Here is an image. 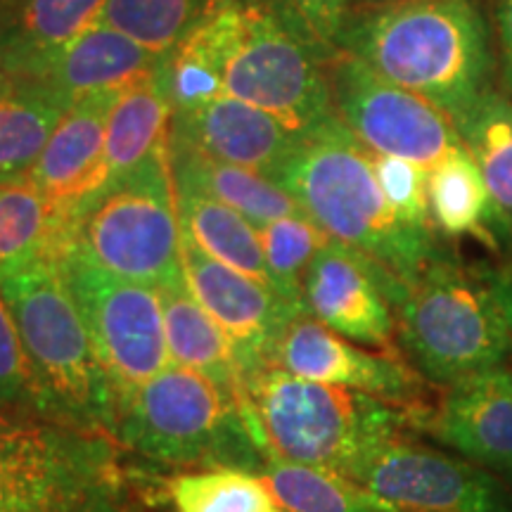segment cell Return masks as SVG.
Masks as SVG:
<instances>
[{
    "label": "cell",
    "mask_w": 512,
    "mask_h": 512,
    "mask_svg": "<svg viewBox=\"0 0 512 512\" xmlns=\"http://www.w3.org/2000/svg\"><path fill=\"white\" fill-rule=\"evenodd\" d=\"M0 292L15 318L43 415L112 437L117 399L60 259L46 256L3 273Z\"/></svg>",
    "instance_id": "obj_4"
},
{
    "label": "cell",
    "mask_w": 512,
    "mask_h": 512,
    "mask_svg": "<svg viewBox=\"0 0 512 512\" xmlns=\"http://www.w3.org/2000/svg\"><path fill=\"white\" fill-rule=\"evenodd\" d=\"M486 275H489L491 290L496 294V302L501 306L505 323H508V328L512 330V256L501 268H496V271Z\"/></svg>",
    "instance_id": "obj_38"
},
{
    "label": "cell",
    "mask_w": 512,
    "mask_h": 512,
    "mask_svg": "<svg viewBox=\"0 0 512 512\" xmlns=\"http://www.w3.org/2000/svg\"><path fill=\"white\" fill-rule=\"evenodd\" d=\"M332 105L342 124L375 155H392L430 171L465 150L456 124L422 95L384 79L358 57L328 62Z\"/></svg>",
    "instance_id": "obj_11"
},
{
    "label": "cell",
    "mask_w": 512,
    "mask_h": 512,
    "mask_svg": "<svg viewBox=\"0 0 512 512\" xmlns=\"http://www.w3.org/2000/svg\"><path fill=\"white\" fill-rule=\"evenodd\" d=\"M389 3H401V0H351V10L373 8V5H389Z\"/></svg>",
    "instance_id": "obj_39"
},
{
    "label": "cell",
    "mask_w": 512,
    "mask_h": 512,
    "mask_svg": "<svg viewBox=\"0 0 512 512\" xmlns=\"http://www.w3.org/2000/svg\"><path fill=\"white\" fill-rule=\"evenodd\" d=\"M169 162L174 181L192 183L211 197L228 204L245 216L256 228L285 219V216L306 214L283 185L273 178L256 174L245 166L226 164L221 159L204 155L202 150L185 143L169 131Z\"/></svg>",
    "instance_id": "obj_23"
},
{
    "label": "cell",
    "mask_w": 512,
    "mask_h": 512,
    "mask_svg": "<svg viewBox=\"0 0 512 512\" xmlns=\"http://www.w3.org/2000/svg\"><path fill=\"white\" fill-rule=\"evenodd\" d=\"M425 430L470 463L512 479V384L503 366L448 384Z\"/></svg>",
    "instance_id": "obj_16"
},
{
    "label": "cell",
    "mask_w": 512,
    "mask_h": 512,
    "mask_svg": "<svg viewBox=\"0 0 512 512\" xmlns=\"http://www.w3.org/2000/svg\"><path fill=\"white\" fill-rule=\"evenodd\" d=\"M110 434L0 411V512H133Z\"/></svg>",
    "instance_id": "obj_6"
},
{
    "label": "cell",
    "mask_w": 512,
    "mask_h": 512,
    "mask_svg": "<svg viewBox=\"0 0 512 512\" xmlns=\"http://www.w3.org/2000/svg\"><path fill=\"white\" fill-rule=\"evenodd\" d=\"M339 50L422 95L453 124L494 88L489 24L472 0H401L354 8Z\"/></svg>",
    "instance_id": "obj_1"
},
{
    "label": "cell",
    "mask_w": 512,
    "mask_h": 512,
    "mask_svg": "<svg viewBox=\"0 0 512 512\" xmlns=\"http://www.w3.org/2000/svg\"><path fill=\"white\" fill-rule=\"evenodd\" d=\"M119 93L102 91L74 102L29 171L36 188L64 219V226L72 211L105 185L107 119Z\"/></svg>",
    "instance_id": "obj_17"
},
{
    "label": "cell",
    "mask_w": 512,
    "mask_h": 512,
    "mask_svg": "<svg viewBox=\"0 0 512 512\" xmlns=\"http://www.w3.org/2000/svg\"><path fill=\"white\" fill-rule=\"evenodd\" d=\"M259 477L285 512H394L351 479L320 467L268 456Z\"/></svg>",
    "instance_id": "obj_30"
},
{
    "label": "cell",
    "mask_w": 512,
    "mask_h": 512,
    "mask_svg": "<svg viewBox=\"0 0 512 512\" xmlns=\"http://www.w3.org/2000/svg\"><path fill=\"white\" fill-rule=\"evenodd\" d=\"M171 107L162 64L152 74L121 88L107 119L105 183L128 174L169 140Z\"/></svg>",
    "instance_id": "obj_24"
},
{
    "label": "cell",
    "mask_w": 512,
    "mask_h": 512,
    "mask_svg": "<svg viewBox=\"0 0 512 512\" xmlns=\"http://www.w3.org/2000/svg\"><path fill=\"white\" fill-rule=\"evenodd\" d=\"M406 285L356 249L330 240L311 261L304 302L313 318L366 349L396 351V304Z\"/></svg>",
    "instance_id": "obj_14"
},
{
    "label": "cell",
    "mask_w": 512,
    "mask_h": 512,
    "mask_svg": "<svg viewBox=\"0 0 512 512\" xmlns=\"http://www.w3.org/2000/svg\"><path fill=\"white\" fill-rule=\"evenodd\" d=\"M67 226L31 176L0 183V275L36 259H60Z\"/></svg>",
    "instance_id": "obj_28"
},
{
    "label": "cell",
    "mask_w": 512,
    "mask_h": 512,
    "mask_svg": "<svg viewBox=\"0 0 512 512\" xmlns=\"http://www.w3.org/2000/svg\"><path fill=\"white\" fill-rule=\"evenodd\" d=\"M181 230L211 259L273 287L259 230L245 216L192 183L174 181ZM275 290V287H273ZM278 292V290H275Z\"/></svg>",
    "instance_id": "obj_25"
},
{
    "label": "cell",
    "mask_w": 512,
    "mask_h": 512,
    "mask_svg": "<svg viewBox=\"0 0 512 512\" xmlns=\"http://www.w3.org/2000/svg\"><path fill=\"white\" fill-rule=\"evenodd\" d=\"M373 166L377 183H380L394 214L408 226L434 230L430 219V200H427V169L408 162V159L375 155V152Z\"/></svg>",
    "instance_id": "obj_35"
},
{
    "label": "cell",
    "mask_w": 512,
    "mask_h": 512,
    "mask_svg": "<svg viewBox=\"0 0 512 512\" xmlns=\"http://www.w3.org/2000/svg\"><path fill=\"white\" fill-rule=\"evenodd\" d=\"M342 477L394 512H512L505 479L408 437L373 448Z\"/></svg>",
    "instance_id": "obj_12"
},
{
    "label": "cell",
    "mask_w": 512,
    "mask_h": 512,
    "mask_svg": "<svg viewBox=\"0 0 512 512\" xmlns=\"http://www.w3.org/2000/svg\"><path fill=\"white\" fill-rule=\"evenodd\" d=\"M330 55L285 0H240V29L226 64V95L309 133L335 117Z\"/></svg>",
    "instance_id": "obj_9"
},
{
    "label": "cell",
    "mask_w": 512,
    "mask_h": 512,
    "mask_svg": "<svg viewBox=\"0 0 512 512\" xmlns=\"http://www.w3.org/2000/svg\"><path fill=\"white\" fill-rule=\"evenodd\" d=\"M221 0H107L100 22L166 55Z\"/></svg>",
    "instance_id": "obj_32"
},
{
    "label": "cell",
    "mask_w": 512,
    "mask_h": 512,
    "mask_svg": "<svg viewBox=\"0 0 512 512\" xmlns=\"http://www.w3.org/2000/svg\"><path fill=\"white\" fill-rule=\"evenodd\" d=\"M155 290L162 304L166 344L174 363L204 375L235 401L245 403V382L226 332L197 302L183 271L171 275Z\"/></svg>",
    "instance_id": "obj_22"
},
{
    "label": "cell",
    "mask_w": 512,
    "mask_h": 512,
    "mask_svg": "<svg viewBox=\"0 0 512 512\" xmlns=\"http://www.w3.org/2000/svg\"><path fill=\"white\" fill-rule=\"evenodd\" d=\"M171 133L204 155L245 166L273 181L302 140L283 121L230 95L174 114Z\"/></svg>",
    "instance_id": "obj_18"
},
{
    "label": "cell",
    "mask_w": 512,
    "mask_h": 512,
    "mask_svg": "<svg viewBox=\"0 0 512 512\" xmlns=\"http://www.w3.org/2000/svg\"><path fill=\"white\" fill-rule=\"evenodd\" d=\"M181 266L197 302L226 332L247 387L261 370L273 368L275 351L287 325L309 311L297 309L273 287L211 259L185 233L181 238Z\"/></svg>",
    "instance_id": "obj_13"
},
{
    "label": "cell",
    "mask_w": 512,
    "mask_h": 512,
    "mask_svg": "<svg viewBox=\"0 0 512 512\" xmlns=\"http://www.w3.org/2000/svg\"><path fill=\"white\" fill-rule=\"evenodd\" d=\"M0 411L46 418L15 318L3 292H0Z\"/></svg>",
    "instance_id": "obj_34"
},
{
    "label": "cell",
    "mask_w": 512,
    "mask_h": 512,
    "mask_svg": "<svg viewBox=\"0 0 512 512\" xmlns=\"http://www.w3.org/2000/svg\"><path fill=\"white\" fill-rule=\"evenodd\" d=\"M432 228L446 238H477L496 245V221L482 171L470 152L441 159L427 171Z\"/></svg>",
    "instance_id": "obj_29"
},
{
    "label": "cell",
    "mask_w": 512,
    "mask_h": 512,
    "mask_svg": "<svg viewBox=\"0 0 512 512\" xmlns=\"http://www.w3.org/2000/svg\"><path fill=\"white\" fill-rule=\"evenodd\" d=\"M332 240L387 268L403 285L446 252L437 230L403 223L377 183L373 152L330 117L299 140L275 176Z\"/></svg>",
    "instance_id": "obj_2"
},
{
    "label": "cell",
    "mask_w": 512,
    "mask_h": 512,
    "mask_svg": "<svg viewBox=\"0 0 512 512\" xmlns=\"http://www.w3.org/2000/svg\"><path fill=\"white\" fill-rule=\"evenodd\" d=\"M181 238L166 140L72 211L64 254L76 252L119 278L157 287L183 271Z\"/></svg>",
    "instance_id": "obj_8"
},
{
    "label": "cell",
    "mask_w": 512,
    "mask_h": 512,
    "mask_svg": "<svg viewBox=\"0 0 512 512\" xmlns=\"http://www.w3.org/2000/svg\"><path fill=\"white\" fill-rule=\"evenodd\" d=\"M112 439L124 453L181 470L235 467L261 475L266 463L242 403L178 363L121 403Z\"/></svg>",
    "instance_id": "obj_5"
},
{
    "label": "cell",
    "mask_w": 512,
    "mask_h": 512,
    "mask_svg": "<svg viewBox=\"0 0 512 512\" xmlns=\"http://www.w3.org/2000/svg\"><path fill=\"white\" fill-rule=\"evenodd\" d=\"M60 264L110 377L119 411L138 387L174 363L159 294L155 287L119 278L76 252L62 254Z\"/></svg>",
    "instance_id": "obj_10"
},
{
    "label": "cell",
    "mask_w": 512,
    "mask_h": 512,
    "mask_svg": "<svg viewBox=\"0 0 512 512\" xmlns=\"http://www.w3.org/2000/svg\"><path fill=\"white\" fill-rule=\"evenodd\" d=\"M166 496L174 512H285L264 479L235 467L178 472Z\"/></svg>",
    "instance_id": "obj_31"
},
{
    "label": "cell",
    "mask_w": 512,
    "mask_h": 512,
    "mask_svg": "<svg viewBox=\"0 0 512 512\" xmlns=\"http://www.w3.org/2000/svg\"><path fill=\"white\" fill-rule=\"evenodd\" d=\"M159 64L162 55L140 46L110 24L95 22L64 46L36 81L46 83L64 105L72 107L93 93L121 91L128 83L155 72Z\"/></svg>",
    "instance_id": "obj_19"
},
{
    "label": "cell",
    "mask_w": 512,
    "mask_h": 512,
    "mask_svg": "<svg viewBox=\"0 0 512 512\" xmlns=\"http://www.w3.org/2000/svg\"><path fill=\"white\" fill-rule=\"evenodd\" d=\"M259 230L273 287L297 309L309 311L304 302V278L316 254L332 240L311 216H285Z\"/></svg>",
    "instance_id": "obj_33"
},
{
    "label": "cell",
    "mask_w": 512,
    "mask_h": 512,
    "mask_svg": "<svg viewBox=\"0 0 512 512\" xmlns=\"http://www.w3.org/2000/svg\"><path fill=\"white\" fill-rule=\"evenodd\" d=\"M510 482H512V479H510Z\"/></svg>",
    "instance_id": "obj_41"
},
{
    "label": "cell",
    "mask_w": 512,
    "mask_h": 512,
    "mask_svg": "<svg viewBox=\"0 0 512 512\" xmlns=\"http://www.w3.org/2000/svg\"><path fill=\"white\" fill-rule=\"evenodd\" d=\"M242 411L264 456L347 475L373 448L408 427H425L430 413L377 396L313 382L273 366L245 387Z\"/></svg>",
    "instance_id": "obj_3"
},
{
    "label": "cell",
    "mask_w": 512,
    "mask_h": 512,
    "mask_svg": "<svg viewBox=\"0 0 512 512\" xmlns=\"http://www.w3.org/2000/svg\"><path fill=\"white\" fill-rule=\"evenodd\" d=\"M496 46L505 91L512 98V0H498L496 5Z\"/></svg>",
    "instance_id": "obj_37"
},
{
    "label": "cell",
    "mask_w": 512,
    "mask_h": 512,
    "mask_svg": "<svg viewBox=\"0 0 512 512\" xmlns=\"http://www.w3.org/2000/svg\"><path fill=\"white\" fill-rule=\"evenodd\" d=\"M67 110L46 83L0 74V183L34 169Z\"/></svg>",
    "instance_id": "obj_26"
},
{
    "label": "cell",
    "mask_w": 512,
    "mask_h": 512,
    "mask_svg": "<svg viewBox=\"0 0 512 512\" xmlns=\"http://www.w3.org/2000/svg\"><path fill=\"white\" fill-rule=\"evenodd\" d=\"M456 128L482 171L496 235H512V98L491 88L456 121Z\"/></svg>",
    "instance_id": "obj_27"
},
{
    "label": "cell",
    "mask_w": 512,
    "mask_h": 512,
    "mask_svg": "<svg viewBox=\"0 0 512 512\" xmlns=\"http://www.w3.org/2000/svg\"><path fill=\"white\" fill-rule=\"evenodd\" d=\"M107 0H0V74L36 79L64 46L100 22Z\"/></svg>",
    "instance_id": "obj_20"
},
{
    "label": "cell",
    "mask_w": 512,
    "mask_h": 512,
    "mask_svg": "<svg viewBox=\"0 0 512 512\" xmlns=\"http://www.w3.org/2000/svg\"><path fill=\"white\" fill-rule=\"evenodd\" d=\"M396 335L427 382L448 384L503 366L512 356L489 275H479L444 252L406 285L396 304Z\"/></svg>",
    "instance_id": "obj_7"
},
{
    "label": "cell",
    "mask_w": 512,
    "mask_h": 512,
    "mask_svg": "<svg viewBox=\"0 0 512 512\" xmlns=\"http://www.w3.org/2000/svg\"><path fill=\"white\" fill-rule=\"evenodd\" d=\"M285 3L302 19L309 34L332 60L339 53V34L351 12V0H285Z\"/></svg>",
    "instance_id": "obj_36"
},
{
    "label": "cell",
    "mask_w": 512,
    "mask_h": 512,
    "mask_svg": "<svg viewBox=\"0 0 512 512\" xmlns=\"http://www.w3.org/2000/svg\"><path fill=\"white\" fill-rule=\"evenodd\" d=\"M273 366L304 380L337 384L411 411L432 413L425 403L427 380L396 351L363 349L311 313H302L287 325Z\"/></svg>",
    "instance_id": "obj_15"
},
{
    "label": "cell",
    "mask_w": 512,
    "mask_h": 512,
    "mask_svg": "<svg viewBox=\"0 0 512 512\" xmlns=\"http://www.w3.org/2000/svg\"><path fill=\"white\" fill-rule=\"evenodd\" d=\"M240 29V0H221L162 57V74L174 114L226 95V64Z\"/></svg>",
    "instance_id": "obj_21"
},
{
    "label": "cell",
    "mask_w": 512,
    "mask_h": 512,
    "mask_svg": "<svg viewBox=\"0 0 512 512\" xmlns=\"http://www.w3.org/2000/svg\"><path fill=\"white\" fill-rule=\"evenodd\" d=\"M503 370H505V377H508V382L512 384V356L503 363Z\"/></svg>",
    "instance_id": "obj_40"
}]
</instances>
